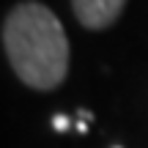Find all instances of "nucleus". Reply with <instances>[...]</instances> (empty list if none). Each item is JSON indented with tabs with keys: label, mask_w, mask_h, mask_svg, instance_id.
<instances>
[{
	"label": "nucleus",
	"mask_w": 148,
	"mask_h": 148,
	"mask_svg": "<svg viewBox=\"0 0 148 148\" xmlns=\"http://www.w3.org/2000/svg\"><path fill=\"white\" fill-rule=\"evenodd\" d=\"M3 47L25 85L52 90L69 71V38L60 19L44 3H19L3 22Z\"/></svg>",
	"instance_id": "f257e3e1"
},
{
	"label": "nucleus",
	"mask_w": 148,
	"mask_h": 148,
	"mask_svg": "<svg viewBox=\"0 0 148 148\" xmlns=\"http://www.w3.org/2000/svg\"><path fill=\"white\" fill-rule=\"evenodd\" d=\"M52 126H55V129H60V132H63V129H69V118H66V115H55V121H52Z\"/></svg>",
	"instance_id": "7ed1b4c3"
},
{
	"label": "nucleus",
	"mask_w": 148,
	"mask_h": 148,
	"mask_svg": "<svg viewBox=\"0 0 148 148\" xmlns=\"http://www.w3.org/2000/svg\"><path fill=\"white\" fill-rule=\"evenodd\" d=\"M126 0H71L74 16L88 30H104L121 16Z\"/></svg>",
	"instance_id": "f03ea898"
}]
</instances>
